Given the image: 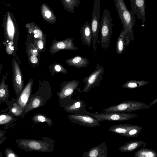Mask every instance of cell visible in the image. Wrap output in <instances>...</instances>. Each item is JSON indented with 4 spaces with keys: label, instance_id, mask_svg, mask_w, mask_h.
Returning a JSON list of instances; mask_svg holds the SVG:
<instances>
[{
    "label": "cell",
    "instance_id": "cell-27",
    "mask_svg": "<svg viewBox=\"0 0 157 157\" xmlns=\"http://www.w3.org/2000/svg\"><path fill=\"white\" fill-rule=\"evenodd\" d=\"M75 86H68L64 88L59 94V98L62 99L71 95L73 93Z\"/></svg>",
    "mask_w": 157,
    "mask_h": 157
},
{
    "label": "cell",
    "instance_id": "cell-23",
    "mask_svg": "<svg viewBox=\"0 0 157 157\" xmlns=\"http://www.w3.org/2000/svg\"><path fill=\"white\" fill-rule=\"evenodd\" d=\"M149 83V82L144 80H131L125 82L122 87L127 89H134L141 87Z\"/></svg>",
    "mask_w": 157,
    "mask_h": 157
},
{
    "label": "cell",
    "instance_id": "cell-6",
    "mask_svg": "<svg viewBox=\"0 0 157 157\" xmlns=\"http://www.w3.org/2000/svg\"><path fill=\"white\" fill-rule=\"evenodd\" d=\"M93 116L100 122L105 121H121L133 119L138 116L136 114L116 112L93 113Z\"/></svg>",
    "mask_w": 157,
    "mask_h": 157
},
{
    "label": "cell",
    "instance_id": "cell-36",
    "mask_svg": "<svg viewBox=\"0 0 157 157\" xmlns=\"http://www.w3.org/2000/svg\"><path fill=\"white\" fill-rule=\"evenodd\" d=\"M55 69L57 71H59L61 70L60 67L58 65H56L55 66Z\"/></svg>",
    "mask_w": 157,
    "mask_h": 157
},
{
    "label": "cell",
    "instance_id": "cell-30",
    "mask_svg": "<svg viewBox=\"0 0 157 157\" xmlns=\"http://www.w3.org/2000/svg\"><path fill=\"white\" fill-rule=\"evenodd\" d=\"M66 47V44L63 42L58 43L56 45V47L59 49H62L65 48Z\"/></svg>",
    "mask_w": 157,
    "mask_h": 157
},
{
    "label": "cell",
    "instance_id": "cell-11",
    "mask_svg": "<svg viewBox=\"0 0 157 157\" xmlns=\"http://www.w3.org/2000/svg\"><path fill=\"white\" fill-rule=\"evenodd\" d=\"M132 10L137 18L140 20L143 24L146 20L145 9L146 5L145 0H130Z\"/></svg>",
    "mask_w": 157,
    "mask_h": 157
},
{
    "label": "cell",
    "instance_id": "cell-24",
    "mask_svg": "<svg viewBox=\"0 0 157 157\" xmlns=\"http://www.w3.org/2000/svg\"><path fill=\"white\" fill-rule=\"evenodd\" d=\"M32 121L35 124L40 122L46 123L48 125L51 126L52 124V121L46 116L41 114H37L32 117Z\"/></svg>",
    "mask_w": 157,
    "mask_h": 157
},
{
    "label": "cell",
    "instance_id": "cell-38",
    "mask_svg": "<svg viewBox=\"0 0 157 157\" xmlns=\"http://www.w3.org/2000/svg\"><path fill=\"white\" fill-rule=\"evenodd\" d=\"M2 66L0 65V73H1V71L2 70Z\"/></svg>",
    "mask_w": 157,
    "mask_h": 157
},
{
    "label": "cell",
    "instance_id": "cell-25",
    "mask_svg": "<svg viewBox=\"0 0 157 157\" xmlns=\"http://www.w3.org/2000/svg\"><path fill=\"white\" fill-rule=\"evenodd\" d=\"M85 106L86 105L83 101L82 100L78 101L67 106L66 110L68 112H75L79 110L80 109H84Z\"/></svg>",
    "mask_w": 157,
    "mask_h": 157
},
{
    "label": "cell",
    "instance_id": "cell-21",
    "mask_svg": "<svg viewBox=\"0 0 157 157\" xmlns=\"http://www.w3.org/2000/svg\"><path fill=\"white\" fill-rule=\"evenodd\" d=\"M65 10L71 13H74L75 7H78L80 4V0H61Z\"/></svg>",
    "mask_w": 157,
    "mask_h": 157
},
{
    "label": "cell",
    "instance_id": "cell-1",
    "mask_svg": "<svg viewBox=\"0 0 157 157\" xmlns=\"http://www.w3.org/2000/svg\"><path fill=\"white\" fill-rule=\"evenodd\" d=\"M114 2L125 31L127 32L133 33V28L136 20L134 13L132 10H128L124 0H114Z\"/></svg>",
    "mask_w": 157,
    "mask_h": 157
},
{
    "label": "cell",
    "instance_id": "cell-17",
    "mask_svg": "<svg viewBox=\"0 0 157 157\" xmlns=\"http://www.w3.org/2000/svg\"><path fill=\"white\" fill-rule=\"evenodd\" d=\"M137 125L127 124H120L111 126L108 131L117 133L123 136L124 135Z\"/></svg>",
    "mask_w": 157,
    "mask_h": 157
},
{
    "label": "cell",
    "instance_id": "cell-37",
    "mask_svg": "<svg viewBox=\"0 0 157 157\" xmlns=\"http://www.w3.org/2000/svg\"><path fill=\"white\" fill-rule=\"evenodd\" d=\"M38 34H35L34 35V37H35V38H37L38 37Z\"/></svg>",
    "mask_w": 157,
    "mask_h": 157
},
{
    "label": "cell",
    "instance_id": "cell-33",
    "mask_svg": "<svg viewBox=\"0 0 157 157\" xmlns=\"http://www.w3.org/2000/svg\"><path fill=\"white\" fill-rule=\"evenodd\" d=\"M6 133V131H5L0 130V139L5 136Z\"/></svg>",
    "mask_w": 157,
    "mask_h": 157
},
{
    "label": "cell",
    "instance_id": "cell-35",
    "mask_svg": "<svg viewBox=\"0 0 157 157\" xmlns=\"http://www.w3.org/2000/svg\"><path fill=\"white\" fill-rule=\"evenodd\" d=\"M157 102V99L156 98L150 103V105H148L149 107L152 106L155 103H156Z\"/></svg>",
    "mask_w": 157,
    "mask_h": 157
},
{
    "label": "cell",
    "instance_id": "cell-8",
    "mask_svg": "<svg viewBox=\"0 0 157 157\" xmlns=\"http://www.w3.org/2000/svg\"><path fill=\"white\" fill-rule=\"evenodd\" d=\"M69 118L71 121L82 125L93 127L99 126L100 121L93 116V113L87 112L82 115H69Z\"/></svg>",
    "mask_w": 157,
    "mask_h": 157
},
{
    "label": "cell",
    "instance_id": "cell-5",
    "mask_svg": "<svg viewBox=\"0 0 157 157\" xmlns=\"http://www.w3.org/2000/svg\"><path fill=\"white\" fill-rule=\"evenodd\" d=\"M101 0H95L92 12V18L90 23L91 38L93 39V47L95 51L97 49L96 42L98 36L100 29V12Z\"/></svg>",
    "mask_w": 157,
    "mask_h": 157
},
{
    "label": "cell",
    "instance_id": "cell-40",
    "mask_svg": "<svg viewBox=\"0 0 157 157\" xmlns=\"http://www.w3.org/2000/svg\"><path fill=\"white\" fill-rule=\"evenodd\" d=\"M2 153L0 152V157H2Z\"/></svg>",
    "mask_w": 157,
    "mask_h": 157
},
{
    "label": "cell",
    "instance_id": "cell-22",
    "mask_svg": "<svg viewBox=\"0 0 157 157\" xmlns=\"http://www.w3.org/2000/svg\"><path fill=\"white\" fill-rule=\"evenodd\" d=\"M135 157H157V153L153 149L142 147L134 154Z\"/></svg>",
    "mask_w": 157,
    "mask_h": 157
},
{
    "label": "cell",
    "instance_id": "cell-15",
    "mask_svg": "<svg viewBox=\"0 0 157 157\" xmlns=\"http://www.w3.org/2000/svg\"><path fill=\"white\" fill-rule=\"evenodd\" d=\"M146 146V143L141 140H133L125 142L120 147L119 150L121 152H131L140 147H145Z\"/></svg>",
    "mask_w": 157,
    "mask_h": 157
},
{
    "label": "cell",
    "instance_id": "cell-29",
    "mask_svg": "<svg viewBox=\"0 0 157 157\" xmlns=\"http://www.w3.org/2000/svg\"><path fill=\"white\" fill-rule=\"evenodd\" d=\"M86 60L83 59L81 57L77 56L74 58L72 60L73 63L74 64H77L80 62L81 61H82Z\"/></svg>",
    "mask_w": 157,
    "mask_h": 157
},
{
    "label": "cell",
    "instance_id": "cell-12",
    "mask_svg": "<svg viewBox=\"0 0 157 157\" xmlns=\"http://www.w3.org/2000/svg\"><path fill=\"white\" fill-rule=\"evenodd\" d=\"M108 147L104 142L95 147H92L87 152L84 153L85 157H107Z\"/></svg>",
    "mask_w": 157,
    "mask_h": 157
},
{
    "label": "cell",
    "instance_id": "cell-20",
    "mask_svg": "<svg viewBox=\"0 0 157 157\" xmlns=\"http://www.w3.org/2000/svg\"><path fill=\"white\" fill-rule=\"evenodd\" d=\"M81 33L86 44L90 46L91 43V33L90 25L88 22L86 21L81 28Z\"/></svg>",
    "mask_w": 157,
    "mask_h": 157
},
{
    "label": "cell",
    "instance_id": "cell-39",
    "mask_svg": "<svg viewBox=\"0 0 157 157\" xmlns=\"http://www.w3.org/2000/svg\"><path fill=\"white\" fill-rule=\"evenodd\" d=\"M37 52V50H34L33 51V52L35 53Z\"/></svg>",
    "mask_w": 157,
    "mask_h": 157
},
{
    "label": "cell",
    "instance_id": "cell-2",
    "mask_svg": "<svg viewBox=\"0 0 157 157\" xmlns=\"http://www.w3.org/2000/svg\"><path fill=\"white\" fill-rule=\"evenodd\" d=\"M110 13L105 9L100 25L101 44L102 48L107 50L109 48L113 24Z\"/></svg>",
    "mask_w": 157,
    "mask_h": 157
},
{
    "label": "cell",
    "instance_id": "cell-9",
    "mask_svg": "<svg viewBox=\"0 0 157 157\" xmlns=\"http://www.w3.org/2000/svg\"><path fill=\"white\" fill-rule=\"evenodd\" d=\"M104 72V67L98 63L94 71L86 79V85L84 91L87 92L93 88L100 86L103 79Z\"/></svg>",
    "mask_w": 157,
    "mask_h": 157
},
{
    "label": "cell",
    "instance_id": "cell-16",
    "mask_svg": "<svg viewBox=\"0 0 157 157\" xmlns=\"http://www.w3.org/2000/svg\"><path fill=\"white\" fill-rule=\"evenodd\" d=\"M40 11L42 17L47 22L54 24L56 22V16L47 4L43 3L40 6Z\"/></svg>",
    "mask_w": 157,
    "mask_h": 157
},
{
    "label": "cell",
    "instance_id": "cell-26",
    "mask_svg": "<svg viewBox=\"0 0 157 157\" xmlns=\"http://www.w3.org/2000/svg\"><path fill=\"white\" fill-rule=\"evenodd\" d=\"M142 127L137 125V126L132 129L125 134L123 136H125L128 138H133L137 137L142 131Z\"/></svg>",
    "mask_w": 157,
    "mask_h": 157
},
{
    "label": "cell",
    "instance_id": "cell-19",
    "mask_svg": "<svg viewBox=\"0 0 157 157\" xmlns=\"http://www.w3.org/2000/svg\"><path fill=\"white\" fill-rule=\"evenodd\" d=\"M17 119L9 112L0 114V125H6L4 128H7V127L15 121Z\"/></svg>",
    "mask_w": 157,
    "mask_h": 157
},
{
    "label": "cell",
    "instance_id": "cell-28",
    "mask_svg": "<svg viewBox=\"0 0 157 157\" xmlns=\"http://www.w3.org/2000/svg\"><path fill=\"white\" fill-rule=\"evenodd\" d=\"M5 155L6 157H19L12 149L10 148L5 149Z\"/></svg>",
    "mask_w": 157,
    "mask_h": 157
},
{
    "label": "cell",
    "instance_id": "cell-31",
    "mask_svg": "<svg viewBox=\"0 0 157 157\" xmlns=\"http://www.w3.org/2000/svg\"><path fill=\"white\" fill-rule=\"evenodd\" d=\"M30 60L31 63H37L38 60L35 55H32L30 57Z\"/></svg>",
    "mask_w": 157,
    "mask_h": 157
},
{
    "label": "cell",
    "instance_id": "cell-13",
    "mask_svg": "<svg viewBox=\"0 0 157 157\" xmlns=\"http://www.w3.org/2000/svg\"><path fill=\"white\" fill-rule=\"evenodd\" d=\"M17 99V98H13L7 103L9 112L16 117L24 118L26 114L24 110L18 104Z\"/></svg>",
    "mask_w": 157,
    "mask_h": 157
},
{
    "label": "cell",
    "instance_id": "cell-32",
    "mask_svg": "<svg viewBox=\"0 0 157 157\" xmlns=\"http://www.w3.org/2000/svg\"><path fill=\"white\" fill-rule=\"evenodd\" d=\"M37 45L38 48L40 49L43 48V43L41 40H39L37 43Z\"/></svg>",
    "mask_w": 157,
    "mask_h": 157
},
{
    "label": "cell",
    "instance_id": "cell-4",
    "mask_svg": "<svg viewBox=\"0 0 157 157\" xmlns=\"http://www.w3.org/2000/svg\"><path fill=\"white\" fill-rule=\"evenodd\" d=\"M18 146L26 151L50 152V144L46 142L34 139L19 138L16 140Z\"/></svg>",
    "mask_w": 157,
    "mask_h": 157
},
{
    "label": "cell",
    "instance_id": "cell-14",
    "mask_svg": "<svg viewBox=\"0 0 157 157\" xmlns=\"http://www.w3.org/2000/svg\"><path fill=\"white\" fill-rule=\"evenodd\" d=\"M32 87V82L30 81L24 88L17 99L18 104L24 110L30 97Z\"/></svg>",
    "mask_w": 157,
    "mask_h": 157
},
{
    "label": "cell",
    "instance_id": "cell-34",
    "mask_svg": "<svg viewBox=\"0 0 157 157\" xmlns=\"http://www.w3.org/2000/svg\"><path fill=\"white\" fill-rule=\"evenodd\" d=\"M6 138V137L4 136L3 137L0 139V145L3 143L5 140Z\"/></svg>",
    "mask_w": 157,
    "mask_h": 157
},
{
    "label": "cell",
    "instance_id": "cell-3",
    "mask_svg": "<svg viewBox=\"0 0 157 157\" xmlns=\"http://www.w3.org/2000/svg\"><path fill=\"white\" fill-rule=\"evenodd\" d=\"M148 105L145 103L134 101H124L117 105L112 106L103 110L105 112H116L130 113L142 109H147Z\"/></svg>",
    "mask_w": 157,
    "mask_h": 157
},
{
    "label": "cell",
    "instance_id": "cell-18",
    "mask_svg": "<svg viewBox=\"0 0 157 157\" xmlns=\"http://www.w3.org/2000/svg\"><path fill=\"white\" fill-rule=\"evenodd\" d=\"M7 76L4 75L0 84V104L4 102L7 104L10 101L8 85L5 83Z\"/></svg>",
    "mask_w": 157,
    "mask_h": 157
},
{
    "label": "cell",
    "instance_id": "cell-10",
    "mask_svg": "<svg viewBox=\"0 0 157 157\" xmlns=\"http://www.w3.org/2000/svg\"><path fill=\"white\" fill-rule=\"evenodd\" d=\"M134 38L133 33L127 32L123 28L116 42L115 48L117 53L119 55L122 54L131 41L133 40Z\"/></svg>",
    "mask_w": 157,
    "mask_h": 157
},
{
    "label": "cell",
    "instance_id": "cell-7",
    "mask_svg": "<svg viewBox=\"0 0 157 157\" xmlns=\"http://www.w3.org/2000/svg\"><path fill=\"white\" fill-rule=\"evenodd\" d=\"M12 81L14 90L17 98L24 89L22 75L19 64L15 59L12 60Z\"/></svg>",
    "mask_w": 157,
    "mask_h": 157
}]
</instances>
